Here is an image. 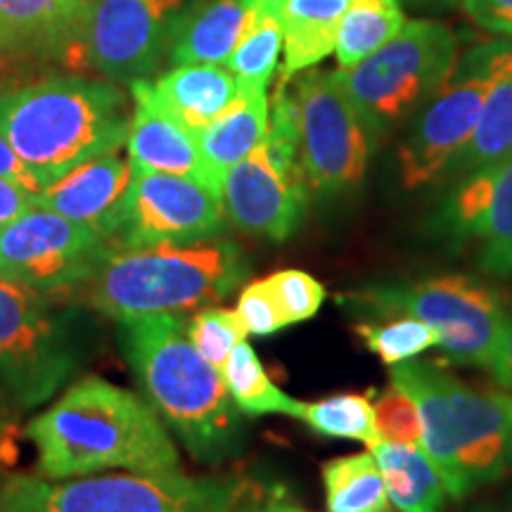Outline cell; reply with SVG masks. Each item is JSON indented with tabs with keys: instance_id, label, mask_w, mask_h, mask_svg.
I'll return each instance as SVG.
<instances>
[{
	"instance_id": "cell-1",
	"label": "cell",
	"mask_w": 512,
	"mask_h": 512,
	"mask_svg": "<svg viewBox=\"0 0 512 512\" xmlns=\"http://www.w3.org/2000/svg\"><path fill=\"white\" fill-rule=\"evenodd\" d=\"M24 434L36 446L38 475L46 479L181 470L178 448L155 408L95 375L72 384Z\"/></svg>"
},
{
	"instance_id": "cell-2",
	"label": "cell",
	"mask_w": 512,
	"mask_h": 512,
	"mask_svg": "<svg viewBox=\"0 0 512 512\" xmlns=\"http://www.w3.org/2000/svg\"><path fill=\"white\" fill-rule=\"evenodd\" d=\"M119 349L143 399L202 463H221L240 448L238 406L188 337V320L157 313L117 320Z\"/></svg>"
},
{
	"instance_id": "cell-3",
	"label": "cell",
	"mask_w": 512,
	"mask_h": 512,
	"mask_svg": "<svg viewBox=\"0 0 512 512\" xmlns=\"http://www.w3.org/2000/svg\"><path fill=\"white\" fill-rule=\"evenodd\" d=\"M131 110L121 88L83 76H50L0 88V136L43 188L126 143Z\"/></svg>"
},
{
	"instance_id": "cell-4",
	"label": "cell",
	"mask_w": 512,
	"mask_h": 512,
	"mask_svg": "<svg viewBox=\"0 0 512 512\" xmlns=\"http://www.w3.org/2000/svg\"><path fill=\"white\" fill-rule=\"evenodd\" d=\"M392 384L418 408L422 448L444 477L448 496L463 498L508 470L512 394L479 392L425 361L392 366Z\"/></svg>"
},
{
	"instance_id": "cell-5",
	"label": "cell",
	"mask_w": 512,
	"mask_h": 512,
	"mask_svg": "<svg viewBox=\"0 0 512 512\" xmlns=\"http://www.w3.org/2000/svg\"><path fill=\"white\" fill-rule=\"evenodd\" d=\"M249 264L230 240L140 249L114 247L83 283L86 302L114 320L207 309L245 285Z\"/></svg>"
},
{
	"instance_id": "cell-6",
	"label": "cell",
	"mask_w": 512,
	"mask_h": 512,
	"mask_svg": "<svg viewBox=\"0 0 512 512\" xmlns=\"http://www.w3.org/2000/svg\"><path fill=\"white\" fill-rule=\"evenodd\" d=\"M0 512H245V486L181 470L76 479L17 475L0 489Z\"/></svg>"
},
{
	"instance_id": "cell-7",
	"label": "cell",
	"mask_w": 512,
	"mask_h": 512,
	"mask_svg": "<svg viewBox=\"0 0 512 512\" xmlns=\"http://www.w3.org/2000/svg\"><path fill=\"white\" fill-rule=\"evenodd\" d=\"M91 325L53 294L0 280V394L15 411L48 403L83 366Z\"/></svg>"
},
{
	"instance_id": "cell-8",
	"label": "cell",
	"mask_w": 512,
	"mask_h": 512,
	"mask_svg": "<svg viewBox=\"0 0 512 512\" xmlns=\"http://www.w3.org/2000/svg\"><path fill=\"white\" fill-rule=\"evenodd\" d=\"M221 204L230 226L256 238L283 242L302 226L309 183L299 162L290 74L275 88L268 136L223 178Z\"/></svg>"
},
{
	"instance_id": "cell-9",
	"label": "cell",
	"mask_w": 512,
	"mask_h": 512,
	"mask_svg": "<svg viewBox=\"0 0 512 512\" xmlns=\"http://www.w3.org/2000/svg\"><path fill=\"white\" fill-rule=\"evenodd\" d=\"M456 67L451 29L415 19L356 67L335 69V74L373 136H382L425 105Z\"/></svg>"
},
{
	"instance_id": "cell-10",
	"label": "cell",
	"mask_w": 512,
	"mask_h": 512,
	"mask_svg": "<svg viewBox=\"0 0 512 512\" xmlns=\"http://www.w3.org/2000/svg\"><path fill=\"white\" fill-rule=\"evenodd\" d=\"M358 304L380 313L420 318L439 332L448 361L494 375L505 330L501 299L467 275H439L408 285H380L356 292Z\"/></svg>"
},
{
	"instance_id": "cell-11",
	"label": "cell",
	"mask_w": 512,
	"mask_h": 512,
	"mask_svg": "<svg viewBox=\"0 0 512 512\" xmlns=\"http://www.w3.org/2000/svg\"><path fill=\"white\" fill-rule=\"evenodd\" d=\"M299 162L309 190L339 195L363 181L373 155V131L335 72L304 69L292 86Z\"/></svg>"
},
{
	"instance_id": "cell-12",
	"label": "cell",
	"mask_w": 512,
	"mask_h": 512,
	"mask_svg": "<svg viewBox=\"0 0 512 512\" xmlns=\"http://www.w3.org/2000/svg\"><path fill=\"white\" fill-rule=\"evenodd\" d=\"M183 0H88L69 67L112 83L147 79L174 43Z\"/></svg>"
},
{
	"instance_id": "cell-13",
	"label": "cell",
	"mask_w": 512,
	"mask_h": 512,
	"mask_svg": "<svg viewBox=\"0 0 512 512\" xmlns=\"http://www.w3.org/2000/svg\"><path fill=\"white\" fill-rule=\"evenodd\" d=\"M114 245L95 230L34 207L0 228V280L57 294L93 278Z\"/></svg>"
},
{
	"instance_id": "cell-14",
	"label": "cell",
	"mask_w": 512,
	"mask_h": 512,
	"mask_svg": "<svg viewBox=\"0 0 512 512\" xmlns=\"http://www.w3.org/2000/svg\"><path fill=\"white\" fill-rule=\"evenodd\" d=\"M496 46L470 55L422 107L399 147V174L408 190L430 185L453 169L475 133L486 93L496 74Z\"/></svg>"
},
{
	"instance_id": "cell-15",
	"label": "cell",
	"mask_w": 512,
	"mask_h": 512,
	"mask_svg": "<svg viewBox=\"0 0 512 512\" xmlns=\"http://www.w3.org/2000/svg\"><path fill=\"white\" fill-rule=\"evenodd\" d=\"M226 228L221 197L185 176L136 171L114 247L188 245L219 238Z\"/></svg>"
},
{
	"instance_id": "cell-16",
	"label": "cell",
	"mask_w": 512,
	"mask_h": 512,
	"mask_svg": "<svg viewBox=\"0 0 512 512\" xmlns=\"http://www.w3.org/2000/svg\"><path fill=\"white\" fill-rule=\"evenodd\" d=\"M453 238L477 240L484 271L512 275V155L472 171L453 190L437 219Z\"/></svg>"
},
{
	"instance_id": "cell-17",
	"label": "cell",
	"mask_w": 512,
	"mask_h": 512,
	"mask_svg": "<svg viewBox=\"0 0 512 512\" xmlns=\"http://www.w3.org/2000/svg\"><path fill=\"white\" fill-rule=\"evenodd\" d=\"M128 86L133 114L124 145L133 169L192 178L221 197L223 185L204 162L195 133L157 100L150 81L140 79Z\"/></svg>"
},
{
	"instance_id": "cell-18",
	"label": "cell",
	"mask_w": 512,
	"mask_h": 512,
	"mask_svg": "<svg viewBox=\"0 0 512 512\" xmlns=\"http://www.w3.org/2000/svg\"><path fill=\"white\" fill-rule=\"evenodd\" d=\"M133 181V166L117 152L93 157L57 178L36 195V207L55 211L64 219L95 230L114 245L124 202Z\"/></svg>"
},
{
	"instance_id": "cell-19",
	"label": "cell",
	"mask_w": 512,
	"mask_h": 512,
	"mask_svg": "<svg viewBox=\"0 0 512 512\" xmlns=\"http://www.w3.org/2000/svg\"><path fill=\"white\" fill-rule=\"evenodd\" d=\"M83 12V0H0V57L69 64Z\"/></svg>"
},
{
	"instance_id": "cell-20",
	"label": "cell",
	"mask_w": 512,
	"mask_h": 512,
	"mask_svg": "<svg viewBox=\"0 0 512 512\" xmlns=\"http://www.w3.org/2000/svg\"><path fill=\"white\" fill-rule=\"evenodd\" d=\"M268 124L271 102L266 88L238 83V95L233 102L204 131L197 133L204 162L221 185L228 171L268 136Z\"/></svg>"
},
{
	"instance_id": "cell-21",
	"label": "cell",
	"mask_w": 512,
	"mask_h": 512,
	"mask_svg": "<svg viewBox=\"0 0 512 512\" xmlns=\"http://www.w3.org/2000/svg\"><path fill=\"white\" fill-rule=\"evenodd\" d=\"M152 88L166 110L197 136L238 95V76L228 64H176Z\"/></svg>"
},
{
	"instance_id": "cell-22",
	"label": "cell",
	"mask_w": 512,
	"mask_h": 512,
	"mask_svg": "<svg viewBox=\"0 0 512 512\" xmlns=\"http://www.w3.org/2000/svg\"><path fill=\"white\" fill-rule=\"evenodd\" d=\"M256 0H211L181 15L171 60L176 64H226L252 19Z\"/></svg>"
},
{
	"instance_id": "cell-23",
	"label": "cell",
	"mask_w": 512,
	"mask_h": 512,
	"mask_svg": "<svg viewBox=\"0 0 512 512\" xmlns=\"http://www.w3.org/2000/svg\"><path fill=\"white\" fill-rule=\"evenodd\" d=\"M380 465L389 503L399 512H444L446 484L425 448L380 441L370 446Z\"/></svg>"
},
{
	"instance_id": "cell-24",
	"label": "cell",
	"mask_w": 512,
	"mask_h": 512,
	"mask_svg": "<svg viewBox=\"0 0 512 512\" xmlns=\"http://www.w3.org/2000/svg\"><path fill=\"white\" fill-rule=\"evenodd\" d=\"M349 0H285L283 74H299L335 53L337 29Z\"/></svg>"
},
{
	"instance_id": "cell-25",
	"label": "cell",
	"mask_w": 512,
	"mask_h": 512,
	"mask_svg": "<svg viewBox=\"0 0 512 512\" xmlns=\"http://www.w3.org/2000/svg\"><path fill=\"white\" fill-rule=\"evenodd\" d=\"M512 155V46L498 43L496 74L486 93L482 114L456 169L472 174Z\"/></svg>"
},
{
	"instance_id": "cell-26",
	"label": "cell",
	"mask_w": 512,
	"mask_h": 512,
	"mask_svg": "<svg viewBox=\"0 0 512 512\" xmlns=\"http://www.w3.org/2000/svg\"><path fill=\"white\" fill-rule=\"evenodd\" d=\"M283 10L285 0H256L252 19L238 48L233 50L228 69L245 86L266 88L278 67L283 50Z\"/></svg>"
},
{
	"instance_id": "cell-27",
	"label": "cell",
	"mask_w": 512,
	"mask_h": 512,
	"mask_svg": "<svg viewBox=\"0 0 512 512\" xmlns=\"http://www.w3.org/2000/svg\"><path fill=\"white\" fill-rule=\"evenodd\" d=\"M406 17L399 0H349L337 29V69H351L399 34Z\"/></svg>"
},
{
	"instance_id": "cell-28",
	"label": "cell",
	"mask_w": 512,
	"mask_h": 512,
	"mask_svg": "<svg viewBox=\"0 0 512 512\" xmlns=\"http://www.w3.org/2000/svg\"><path fill=\"white\" fill-rule=\"evenodd\" d=\"M328 512H392L373 453H354L323 465Z\"/></svg>"
},
{
	"instance_id": "cell-29",
	"label": "cell",
	"mask_w": 512,
	"mask_h": 512,
	"mask_svg": "<svg viewBox=\"0 0 512 512\" xmlns=\"http://www.w3.org/2000/svg\"><path fill=\"white\" fill-rule=\"evenodd\" d=\"M221 375L223 382H226L230 399L238 406V411L247 415L280 413L299 418L302 401L292 399L283 389L275 387L247 339H242L238 347L233 349L226 366L221 368Z\"/></svg>"
},
{
	"instance_id": "cell-30",
	"label": "cell",
	"mask_w": 512,
	"mask_h": 512,
	"mask_svg": "<svg viewBox=\"0 0 512 512\" xmlns=\"http://www.w3.org/2000/svg\"><path fill=\"white\" fill-rule=\"evenodd\" d=\"M299 420H304L320 437L363 441L368 446L382 441L373 401L366 394H337L311 403L302 401Z\"/></svg>"
},
{
	"instance_id": "cell-31",
	"label": "cell",
	"mask_w": 512,
	"mask_h": 512,
	"mask_svg": "<svg viewBox=\"0 0 512 512\" xmlns=\"http://www.w3.org/2000/svg\"><path fill=\"white\" fill-rule=\"evenodd\" d=\"M356 335L380 358L384 366H399L439 347V332L420 318L401 316L392 323H358Z\"/></svg>"
},
{
	"instance_id": "cell-32",
	"label": "cell",
	"mask_w": 512,
	"mask_h": 512,
	"mask_svg": "<svg viewBox=\"0 0 512 512\" xmlns=\"http://www.w3.org/2000/svg\"><path fill=\"white\" fill-rule=\"evenodd\" d=\"M188 337L192 347L200 351L211 366L221 370L233 349L242 339H247V330L235 311L207 306L188 320Z\"/></svg>"
},
{
	"instance_id": "cell-33",
	"label": "cell",
	"mask_w": 512,
	"mask_h": 512,
	"mask_svg": "<svg viewBox=\"0 0 512 512\" xmlns=\"http://www.w3.org/2000/svg\"><path fill=\"white\" fill-rule=\"evenodd\" d=\"M266 283L271 285L275 299L285 313L287 325H297L313 318L325 302V287L313 275L297 271V268H285V271L268 275Z\"/></svg>"
},
{
	"instance_id": "cell-34",
	"label": "cell",
	"mask_w": 512,
	"mask_h": 512,
	"mask_svg": "<svg viewBox=\"0 0 512 512\" xmlns=\"http://www.w3.org/2000/svg\"><path fill=\"white\" fill-rule=\"evenodd\" d=\"M373 408L377 432H380V437L384 441L422 446V425L418 408H415L411 396L401 392L396 384L384 389Z\"/></svg>"
},
{
	"instance_id": "cell-35",
	"label": "cell",
	"mask_w": 512,
	"mask_h": 512,
	"mask_svg": "<svg viewBox=\"0 0 512 512\" xmlns=\"http://www.w3.org/2000/svg\"><path fill=\"white\" fill-rule=\"evenodd\" d=\"M242 325H245L247 335L256 337H268L275 332L290 328L285 320V313L280 309L278 299L271 290V285L264 280H254L242 287L238 306H235Z\"/></svg>"
},
{
	"instance_id": "cell-36",
	"label": "cell",
	"mask_w": 512,
	"mask_h": 512,
	"mask_svg": "<svg viewBox=\"0 0 512 512\" xmlns=\"http://www.w3.org/2000/svg\"><path fill=\"white\" fill-rule=\"evenodd\" d=\"M460 8L477 27L512 38V0H460Z\"/></svg>"
},
{
	"instance_id": "cell-37",
	"label": "cell",
	"mask_w": 512,
	"mask_h": 512,
	"mask_svg": "<svg viewBox=\"0 0 512 512\" xmlns=\"http://www.w3.org/2000/svg\"><path fill=\"white\" fill-rule=\"evenodd\" d=\"M0 178H8L10 183H15V185H19V188L34 192V195L43 192V183L38 181V178L34 176V171H31L29 166L19 159L17 152L12 150V145L3 136H0Z\"/></svg>"
},
{
	"instance_id": "cell-38",
	"label": "cell",
	"mask_w": 512,
	"mask_h": 512,
	"mask_svg": "<svg viewBox=\"0 0 512 512\" xmlns=\"http://www.w3.org/2000/svg\"><path fill=\"white\" fill-rule=\"evenodd\" d=\"M36 207L34 192L19 188V185L10 183L8 178H0V228L27 214L29 209Z\"/></svg>"
},
{
	"instance_id": "cell-39",
	"label": "cell",
	"mask_w": 512,
	"mask_h": 512,
	"mask_svg": "<svg viewBox=\"0 0 512 512\" xmlns=\"http://www.w3.org/2000/svg\"><path fill=\"white\" fill-rule=\"evenodd\" d=\"M494 377L505 387L512 389V316L505 320V330L501 337V349H498V363Z\"/></svg>"
},
{
	"instance_id": "cell-40",
	"label": "cell",
	"mask_w": 512,
	"mask_h": 512,
	"mask_svg": "<svg viewBox=\"0 0 512 512\" xmlns=\"http://www.w3.org/2000/svg\"><path fill=\"white\" fill-rule=\"evenodd\" d=\"M12 411L15 408L5 401V396L0 394V460H3V453L10 451L12 446Z\"/></svg>"
},
{
	"instance_id": "cell-41",
	"label": "cell",
	"mask_w": 512,
	"mask_h": 512,
	"mask_svg": "<svg viewBox=\"0 0 512 512\" xmlns=\"http://www.w3.org/2000/svg\"><path fill=\"white\" fill-rule=\"evenodd\" d=\"M259 512H309V510L299 508V505L287 503V501H268Z\"/></svg>"
},
{
	"instance_id": "cell-42",
	"label": "cell",
	"mask_w": 512,
	"mask_h": 512,
	"mask_svg": "<svg viewBox=\"0 0 512 512\" xmlns=\"http://www.w3.org/2000/svg\"><path fill=\"white\" fill-rule=\"evenodd\" d=\"M3 484H5V477H3V470H0V489H3Z\"/></svg>"
},
{
	"instance_id": "cell-43",
	"label": "cell",
	"mask_w": 512,
	"mask_h": 512,
	"mask_svg": "<svg viewBox=\"0 0 512 512\" xmlns=\"http://www.w3.org/2000/svg\"><path fill=\"white\" fill-rule=\"evenodd\" d=\"M510 465H512V434H510Z\"/></svg>"
},
{
	"instance_id": "cell-44",
	"label": "cell",
	"mask_w": 512,
	"mask_h": 512,
	"mask_svg": "<svg viewBox=\"0 0 512 512\" xmlns=\"http://www.w3.org/2000/svg\"><path fill=\"white\" fill-rule=\"evenodd\" d=\"M0 60H8V57H0Z\"/></svg>"
},
{
	"instance_id": "cell-45",
	"label": "cell",
	"mask_w": 512,
	"mask_h": 512,
	"mask_svg": "<svg viewBox=\"0 0 512 512\" xmlns=\"http://www.w3.org/2000/svg\"><path fill=\"white\" fill-rule=\"evenodd\" d=\"M83 3H86V5H88V0H83Z\"/></svg>"
},
{
	"instance_id": "cell-46",
	"label": "cell",
	"mask_w": 512,
	"mask_h": 512,
	"mask_svg": "<svg viewBox=\"0 0 512 512\" xmlns=\"http://www.w3.org/2000/svg\"><path fill=\"white\" fill-rule=\"evenodd\" d=\"M491 512H494V510H491Z\"/></svg>"
}]
</instances>
